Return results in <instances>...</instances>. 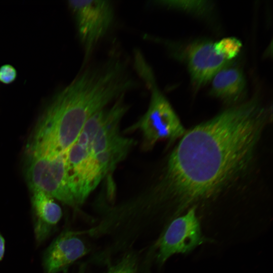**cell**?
<instances>
[{
  "label": "cell",
  "instance_id": "obj_8",
  "mask_svg": "<svg viewBox=\"0 0 273 273\" xmlns=\"http://www.w3.org/2000/svg\"><path fill=\"white\" fill-rule=\"evenodd\" d=\"M88 252L86 244L76 233L65 231L56 238L44 253L46 273H57Z\"/></svg>",
  "mask_w": 273,
  "mask_h": 273
},
{
  "label": "cell",
  "instance_id": "obj_9",
  "mask_svg": "<svg viewBox=\"0 0 273 273\" xmlns=\"http://www.w3.org/2000/svg\"><path fill=\"white\" fill-rule=\"evenodd\" d=\"M231 64L222 68L212 77L210 94L226 103L233 104L243 97L246 84L241 68Z\"/></svg>",
  "mask_w": 273,
  "mask_h": 273
},
{
  "label": "cell",
  "instance_id": "obj_4",
  "mask_svg": "<svg viewBox=\"0 0 273 273\" xmlns=\"http://www.w3.org/2000/svg\"><path fill=\"white\" fill-rule=\"evenodd\" d=\"M75 18L80 42L87 63L99 42L109 31L114 21L113 5L109 1H69Z\"/></svg>",
  "mask_w": 273,
  "mask_h": 273
},
{
  "label": "cell",
  "instance_id": "obj_6",
  "mask_svg": "<svg viewBox=\"0 0 273 273\" xmlns=\"http://www.w3.org/2000/svg\"><path fill=\"white\" fill-rule=\"evenodd\" d=\"M89 150L75 141L65 153L69 186L76 205L85 201L104 176Z\"/></svg>",
  "mask_w": 273,
  "mask_h": 273
},
{
  "label": "cell",
  "instance_id": "obj_10",
  "mask_svg": "<svg viewBox=\"0 0 273 273\" xmlns=\"http://www.w3.org/2000/svg\"><path fill=\"white\" fill-rule=\"evenodd\" d=\"M32 193L31 202L36 218L35 233L38 241H41L60 221L62 212L59 205L50 196L38 191Z\"/></svg>",
  "mask_w": 273,
  "mask_h": 273
},
{
  "label": "cell",
  "instance_id": "obj_12",
  "mask_svg": "<svg viewBox=\"0 0 273 273\" xmlns=\"http://www.w3.org/2000/svg\"><path fill=\"white\" fill-rule=\"evenodd\" d=\"M217 52L229 61H232L241 50L242 43L234 37H228L214 42Z\"/></svg>",
  "mask_w": 273,
  "mask_h": 273
},
{
  "label": "cell",
  "instance_id": "obj_11",
  "mask_svg": "<svg viewBox=\"0 0 273 273\" xmlns=\"http://www.w3.org/2000/svg\"><path fill=\"white\" fill-rule=\"evenodd\" d=\"M155 4L200 16L208 15L213 9L211 2L208 1H157Z\"/></svg>",
  "mask_w": 273,
  "mask_h": 273
},
{
  "label": "cell",
  "instance_id": "obj_14",
  "mask_svg": "<svg viewBox=\"0 0 273 273\" xmlns=\"http://www.w3.org/2000/svg\"><path fill=\"white\" fill-rule=\"evenodd\" d=\"M17 77V71L11 65L5 64L0 67V82L9 84L15 80Z\"/></svg>",
  "mask_w": 273,
  "mask_h": 273
},
{
  "label": "cell",
  "instance_id": "obj_7",
  "mask_svg": "<svg viewBox=\"0 0 273 273\" xmlns=\"http://www.w3.org/2000/svg\"><path fill=\"white\" fill-rule=\"evenodd\" d=\"M185 54L191 81L196 88L211 81L220 69L231 63L216 51L214 42L208 40L191 43Z\"/></svg>",
  "mask_w": 273,
  "mask_h": 273
},
{
  "label": "cell",
  "instance_id": "obj_5",
  "mask_svg": "<svg viewBox=\"0 0 273 273\" xmlns=\"http://www.w3.org/2000/svg\"><path fill=\"white\" fill-rule=\"evenodd\" d=\"M203 236L196 215V206L174 218L165 230L158 242L157 260L163 264L176 254H187L204 243Z\"/></svg>",
  "mask_w": 273,
  "mask_h": 273
},
{
  "label": "cell",
  "instance_id": "obj_2",
  "mask_svg": "<svg viewBox=\"0 0 273 273\" xmlns=\"http://www.w3.org/2000/svg\"><path fill=\"white\" fill-rule=\"evenodd\" d=\"M137 72L148 85L150 100L147 111L134 125L139 129L148 146L161 140L174 141L181 138L186 130L169 102L159 89L150 66L143 55H134Z\"/></svg>",
  "mask_w": 273,
  "mask_h": 273
},
{
  "label": "cell",
  "instance_id": "obj_3",
  "mask_svg": "<svg viewBox=\"0 0 273 273\" xmlns=\"http://www.w3.org/2000/svg\"><path fill=\"white\" fill-rule=\"evenodd\" d=\"M25 175L32 191H40L70 206L76 204L70 191L65 153L55 157L27 155Z\"/></svg>",
  "mask_w": 273,
  "mask_h": 273
},
{
  "label": "cell",
  "instance_id": "obj_1",
  "mask_svg": "<svg viewBox=\"0 0 273 273\" xmlns=\"http://www.w3.org/2000/svg\"><path fill=\"white\" fill-rule=\"evenodd\" d=\"M271 114L255 96L186 131L163 181L178 212L213 197L243 174Z\"/></svg>",
  "mask_w": 273,
  "mask_h": 273
},
{
  "label": "cell",
  "instance_id": "obj_13",
  "mask_svg": "<svg viewBox=\"0 0 273 273\" xmlns=\"http://www.w3.org/2000/svg\"><path fill=\"white\" fill-rule=\"evenodd\" d=\"M137 270V258L135 255L129 253L110 266L105 273H136Z\"/></svg>",
  "mask_w": 273,
  "mask_h": 273
},
{
  "label": "cell",
  "instance_id": "obj_15",
  "mask_svg": "<svg viewBox=\"0 0 273 273\" xmlns=\"http://www.w3.org/2000/svg\"><path fill=\"white\" fill-rule=\"evenodd\" d=\"M5 251V241L4 237L0 233V261L3 259Z\"/></svg>",
  "mask_w": 273,
  "mask_h": 273
}]
</instances>
